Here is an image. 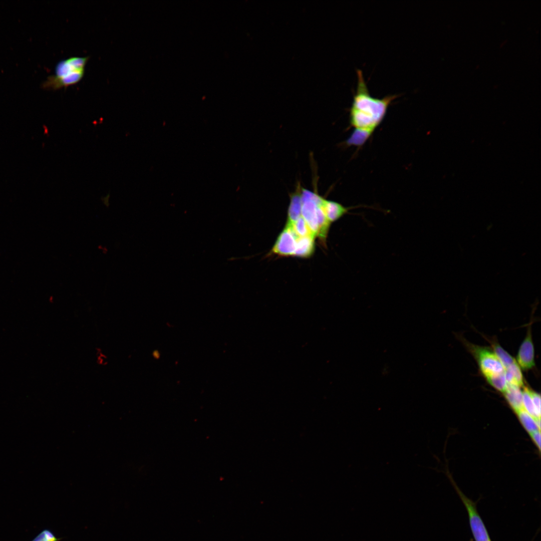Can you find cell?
<instances>
[{
	"label": "cell",
	"mask_w": 541,
	"mask_h": 541,
	"mask_svg": "<svg viewBox=\"0 0 541 541\" xmlns=\"http://www.w3.org/2000/svg\"><path fill=\"white\" fill-rule=\"evenodd\" d=\"M357 84L350 109V122L355 129L374 132L381 123L397 94L382 98L372 97L369 91L361 70H357Z\"/></svg>",
	"instance_id": "obj_1"
},
{
	"label": "cell",
	"mask_w": 541,
	"mask_h": 541,
	"mask_svg": "<svg viewBox=\"0 0 541 541\" xmlns=\"http://www.w3.org/2000/svg\"><path fill=\"white\" fill-rule=\"evenodd\" d=\"M301 216L305 219L314 236L325 240L331 223L327 218L323 207L324 197L317 191L303 186L300 188Z\"/></svg>",
	"instance_id": "obj_2"
},
{
	"label": "cell",
	"mask_w": 541,
	"mask_h": 541,
	"mask_svg": "<svg viewBox=\"0 0 541 541\" xmlns=\"http://www.w3.org/2000/svg\"><path fill=\"white\" fill-rule=\"evenodd\" d=\"M465 345L475 358L480 372L485 378L505 371L504 367L493 350L468 343Z\"/></svg>",
	"instance_id": "obj_3"
},
{
	"label": "cell",
	"mask_w": 541,
	"mask_h": 541,
	"mask_svg": "<svg viewBox=\"0 0 541 541\" xmlns=\"http://www.w3.org/2000/svg\"><path fill=\"white\" fill-rule=\"evenodd\" d=\"M467 512L470 529L475 541H491L475 503L455 486Z\"/></svg>",
	"instance_id": "obj_4"
},
{
	"label": "cell",
	"mask_w": 541,
	"mask_h": 541,
	"mask_svg": "<svg viewBox=\"0 0 541 541\" xmlns=\"http://www.w3.org/2000/svg\"><path fill=\"white\" fill-rule=\"evenodd\" d=\"M298 237L287 224L279 235L273 247V252L283 256H295Z\"/></svg>",
	"instance_id": "obj_5"
},
{
	"label": "cell",
	"mask_w": 541,
	"mask_h": 541,
	"mask_svg": "<svg viewBox=\"0 0 541 541\" xmlns=\"http://www.w3.org/2000/svg\"><path fill=\"white\" fill-rule=\"evenodd\" d=\"M516 361L520 369L524 371L531 369L535 366L534 350L531 337V324L528 326L526 336L519 348Z\"/></svg>",
	"instance_id": "obj_6"
},
{
	"label": "cell",
	"mask_w": 541,
	"mask_h": 541,
	"mask_svg": "<svg viewBox=\"0 0 541 541\" xmlns=\"http://www.w3.org/2000/svg\"><path fill=\"white\" fill-rule=\"evenodd\" d=\"M301 186L300 183H298L295 191L290 194V202L288 211V223L294 222L301 216Z\"/></svg>",
	"instance_id": "obj_7"
},
{
	"label": "cell",
	"mask_w": 541,
	"mask_h": 541,
	"mask_svg": "<svg viewBox=\"0 0 541 541\" xmlns=\"http://www.w3.org/2000/svg\"><path fill=\"white\" fill-rule=\"evenodd\" d=\"M323 207L326 216L330 223L340 219L349 210V207H346L337 202L325 198H324L323 201Z\"/></svg>",
	"instance_id": "obj_8"
},
{
	"label": "cell",
	"mask_w": 541,
	"mask_h": 541,
	"mask_svg": "<svg viewBox=\"0 0 541 541\" xmlns=\"http://www.w3.org/2000/svg\"><path fill=\"white\" fill-rule=\"evenodd\" d=\"M84 74V72H78L62 77L52 76L49 79L46 85L55 89L69 86L79 82L83 78Z\"/></svg>",
	"instance_id": "obj_9"
},
{
	"label": "cell",
	"mask_w": 541,
	"mask_h": 541,
	"mask_svg": "<svg viewBox=\"0 0 541 541\" xmlns=\"http://www.w3.org/2000/svg\"><path fill=\"white\" fill-rule=\"evenodd\" d=\"M503 393L509 405L515 413L523 409L522 391L520 387L507 384V389Z\"/></svg>",
	"instance_id": "obj_10"
},
{
	"label": "cell",
	"mask_w": 541,
	"mask_h": 541,
	"mask_svg": "<svg viewBox=\"0 0 541 541\" xmlns=\"http://www.w3.org/2000/svg\"><path fill=\"white\" fill-rule=\"evenodd\" d=\"M314 238L311 236L298 237L295 256L300 257L311 256L315 249Z\"/></svg>",
	"instance_id": "obj_11"
},
{
	"label": "cell",
	"mask_w": 541,
	"mask_h": 541,
	"mask_svg": "<svg viewBox=\"0 0 541 541\" xmlns=\"http://www.w3.org/2000/svg\"><path fill=\"white\" fill-rule=\"evenodd\" d=\"M505 376L507 384L521 387L524 379L520 367L516 361L505 369Z\"/></svg>",
	"instance_id": "obj_12"
},
{
	"label": "cell",
	"mask_w": 541,
	"mask_h": 541,
	"mask_svg": "<svg viewBox=\"0 0 541 541\" xmlns=\"http://www.w3.org/2000/svg\"><path fill=\"white\" fill-rule=\"evenodd\" d=\"M373 132L363 129H355L347 139L348 145L361 146L369 139Z\"/></svg>",
	"instance_id": "obj_13"
},
{
	"label": "cell",
	"mask_w": 541,
	"mask_h": 541,
	"mask_svg": "<svg viewBox=\"0 0 541 541\" xmlns=\"http://www.w3.org/2000/svg\"><path fill=\"white\" fill-rule=\"evenodd\" d=\"M294 233L299 237L311 236L315 237L305 219L301 216L292 223H288Z\"/></svg>",
	"instance_id": "obj_14"
},
{
	"label": "cell",
	"mask_w": 541,
	"mask_h": 541,
	"mask_svg": "<svg viewBox=\"0 0 541 541\" xmlns=\"http://www.w3.org/2000/svg\"><path fill=\"white\" fill-rule=\"evenodd\" d=\"M493 351L500 361L505 369L516 362V360L496 341H492Z\"/></svg>",
	"instance_id": "obj_15"
},
{
	"label": "cell",
	"mask_w": 541,
	"mask_h": 541,
	"mask_svg": "<svg viewBox=\"0 0 541 541\" xmlns=\"http://www.w3.org/2000/svg\"><path fill=\"white\" fill-rule=\"evenodd\" d=\"M516 413L521 424L527 432L530 433L536 430H539L536 426L535 418L523 409L518 411Z\"/></svg>",
	"instance_id": "obj_16"
},
{
	"label": "cell",
	"mask_w": 541,
	"mask_h": 541,
	"mask_svg": "<svg viewBox=\"0 0 541 541\" xmlns=\"http://www.w3.org/2000/svg\"><path fill=\"white\" fill-rule=\"evenodd\" d=\"M505 371L503 373L494 375L485 379L487 382L494 389L503 393L507 387V383L505 376Z\"/></svg>",
	"instance_id": "obj_17"
},
{
	"label": "cell",
	"mask_w": 541,
	"mask_h": 541,
	"mask_svg": "<svg viewBox=\"0 0 541 541\" xmlns=\"http://www.w3.org/2000/svg\"><path fill=\"white\" fill-rule=\"evenodd\" d=\"M522 397L523 409L534 418L540 417L536 413L527 387L524 388L522 391Z\"/></svg>",
	"instance_id": "obj_18"
},
{
	"label": "cell",
	"mask_w": 541,
	"mask_h": 541,
	"mask_svg": "<svg viewBox=\"0 0 541 541\" xmlns=\"http://www.w3.org/2000/svg\"><path fill=\"white\" fill-rule=\"evenodd\" d=\"M61 539L57 537L51 530L45 528L31 541H60Z\"/></svg>",
	"instance_id": "obj_19"
},
{
	"label": "cell",
	"mask_w": 541,
	"mask_h": 541,
	"mask_svg": "<svg viewBox=\"0 0 541 541\" xmlns=\"http://www.w3.org/2000/svg\"><path fill=\"white\" fill-rule=\"evenodd\" d=\"M527 391L530 395L531 399L532 401L533 404L536 410V413L539 417H540V396L539 394L535 392L531 389L528 388Z\"/></svg>",
	"instance_id": "obj_20"
},
{
	"label": "cell",
	"mask_w": 541,
	"mask_h": 541,
	"mask_svg": "<svg viewBox=\"0 0 541 541\" xmlns=\"http://www.w3.org/2000/svg\"><path fill=\"white\" fill-rule=\"evenodd\" d=\"M532 440L536 445L539 450H540V430H536L529 433Z\"/></svg>",
	"instance_id": "obj_21"
}]
</instances>
